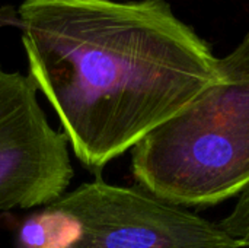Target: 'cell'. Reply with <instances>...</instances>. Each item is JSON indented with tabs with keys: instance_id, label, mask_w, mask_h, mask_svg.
Instances as JSON below:
<instances>
[{
	"instance_id": "obj_1",
	"label": "cell",
	"mask_w": 249,
	"mask_h": 248,
	"mask_svg": "<svg viewBox=\"0 0 249 248\" xmlns=\"http://www.w3.org/2000/svg\"><path fill=\"white\" fill-rule=\"evenodd\" d=\"M15 25L29 79L96 174L217 79V57L166 0H25Z\"/></svg>"
},
{
	"instance_id": "obj_2",
	"label": "cell",
	"mask_w": 249,
	"mask_h": 248,
	"mask_svg": "<svg viewBox=\"0 0 249 248\" xmlns=\"http://www.w3.org/2000/svg\"><path fill=\"white\" fill-rule=\"evenodd\" d=\"M216 66L212 85L131 149L137 184L182 208L249 187V31Z\"/></svg>"
},
{
	"instance_id": "obj_3",
	"label": "cell",
	"mask_w": 249,
	"mask_h": 248,
	"mask_svg": "<svg viewBox=\"0 0 249 248\" xmlns=\"http://www.w3.org/2000/svg\"><path fill=\"white\" fill-rule=\"evenodd\" d=\"M16 248H241L219 224L143 187L101 178L35 209L19 225Z\"/></svg>"
},
{
	"instance_id": "obj_4",
	"label": "cell",
	"mask_w": 249,
	"mask_h": 248,
	"mask_svg": "<svg viewBox=\"0 0 249 248\" xmlns=\"http://www.w3.org/2000/svg\"><path fill=\"white\" fill-rule=\"evenodd\" d=\"M73 174L67 139L48 121L32 80L0 63V213L50 205Z\"/></svg>"
},
{
	"instance_id": "obj_5",
	"label": "cell",
	"mask_w": 249,
	"mask_h": 248,
	"mask_svg": "<svg viewBox=\"0 0 249 248\" xmlns=\"http://www.w3.org/2000/svg\"><path fill=\"white\" fill-rule=\"evenodd\" d=\"M219 225L242 248L244 241L249 238V187L239 194V200L233 206L232 212L222 219Z\"/></svg>"
},
{
	"instance_id": "obj_6",
	"label": "cell",
	"mask_w": 249,
	"mask_h": 248,
	"mask_svg": "<svg viewBox=\"0 0 249 248\" xmlns=\"http://www.w3.org/2000/svg\"><path fill=\"white\" fill-rule=\"evenodd\" d=\"M242 248H249V238L247 241H244V244H242Z\"/></svg>"
}]
</instances>
